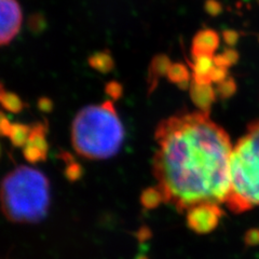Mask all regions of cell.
<instances>
[{"instance_id":"obj_1","label":"cell","mask_w":259,"mask_h":259,"mask_svg":"<svg viewBox=\"0 0 259 259\" xmlns=\"http://www.w3.org/2000/svg\"><path fill=\"white\" fill-rule=\"evenodd\" d=\"M155 139L153 175L165 203L178 212L202 203H226L233 146L208 112L168 117L158 124Z\"/></svg>"},{"instance_id":"obj_2","label":"cell","mask_w":259,"mask_h":259,"mask_svg":"<svg viewBox=\"0 0 259 259\" xmlns=\"http://www.w3.org/2000/svg\"><path fill=\"white\" fill-rule=\"evenodd\" d=\"M71 144L78 155L90 160L108 159L120 150L123 125L111 101L81 109L71 124Z\"/></svg>"},{"instance_id":"obj_3","label":"cell","mask_w":259,"mask_h":259,"mask_svg":"<svg viewBox=\"0 0 259 259\" xmlns=\"http://www.w3.org/2000/svg\"><path fill=\"white\" fill-rule=\"evenodd\" d=\"M50 185L39 169L21 165L8 173L2 185V207L8 220L19 224L42 221L50 207Z\"/></svg>"},{"instance_id":"obj_4","label":"cell","mask_w":259,"mask_h":259,"mask_svg":"<svg viewBox=\"0 0 259 259\" xmlns=\"http://www.w3.org/2000/svg\"><path fill=\"white\" fill-rule=\"evenodd\" d=\"M225 204L233 213L259 206V121L249 124L233 146L230 188Z\"/></svg>"},{"instance_id":"obj_5","label":"cell","mask_w":259,"mask_h":259,"mask_svg":"<svg viewBox=\"0 0 259 259\" xmlns=\"http://www.w3.org/2000/svg\"><path fill=\"white\" fill-rule=\"evenodd\" d=\"M186 223L189 228L198 234L212 232L220 223L223 210L220 204L202 203L190 207L186 212Z\"/></svg>"},{"instance_id":"obj_6","label":"cell","mask_w":259,"mask_h":259,"mask_svg":"<svg viewBox=\"0 0 259 259\" xmlns=\"http://www.w3.org/2000/svg\"><path fill=\"white\" fill-rule=\"evenodd\" d=\"M0 42L9 45L19 34L22 25V10L16 0H0Z\"/></svg>"},{"instance_id":"obj_7","label":"cell","mask_w":259,"mask_h":259,"mask_svg":"<svg viewBox=\"0 0 259 259\" xmlns=\"http://www.w3.org/2000/svg\"><path fill=\"white\" fill-rule=\"evenodd\" d=\"M220 38L212 29H203L199 31L193 38L191 52L193 58L200 55H213L218 48Z\"/></svg>"},{"instance_id":"obj_8","label":"cell","mask_w":259,"mask_h":259,"mask_svg":"<svg viewBox=\"0 0 259 259\" xmlns=\"http://www.w3.org/2000/svg\"><path fill=\"white\" fill-rule=\"evenodd\" d=\"M190 97L198 110L208 112L216 99V92L210 84L192 82L190 84Z\"/></svg>"},{"instance_id":"obj_9","label":"cell","mask_w":259,"mask_h":259,"mask_svg":"<svg viewBox=\"0 0 259 259\" xmlns=\"http://www.w3.org/2000/svg\"><path fill=\"white\" fill-rule=\"evenodd\" d=\"M216 67L213 55H200L194 58L193 64V82L201 84H210V74Z\"/></svg>"},{"instance_id":"obj_10","label":"cell","mask_w":259,"mask_h":259,"mask_svg":"<svg viewBox=\"0 0 259 259\" xmlns=\"http://www.w3.org/2000/svg\"><path fill=\"white\" fill-rule=\"evenodd\" d=\"M171 61H169L165 55H158L157 58L152 61L149 69L150 88H155V85H157L160 77L167 75V71L169 67H171Z\"/></svg>"},{"instance_id":"obj_11","label":"cell","mask_w":259,"mask_h":259,"mask_svg":"<svg viewBox=\"0 0 259 259\" xmlns=\"http://www.w3.org/2000/svg\"><path fill=\"white\" fill-rule=\"evenodd\" d=\"M166 76L171 82L176 83L180 87H190V74L187 67L184 66L183 64L172 63Z\"/></svg>"},{"instance_id":"obj_12","label":"cell","mask_w":259,"mask_h":259,"mask_svg":"<svg viewBox=\"0 0 259 259\" xmlns=\"http://www.w3.org/2000/svg\"><path fill=\"white\" fill-rule=\"evenodd\" d=\"M31 127L23 123H13L9 134V139L15 147L24 148L28 143Z\"/></svg>"},{"instance_id":"obj_13","label":"cell","mask_w":259,"mask_h":259,"mask_svg":"<svg viewBox=\"0 0 259 259\" xmlns=\"http://www.w3.org/2000/svg\"><path fill=\"white\" fill-rule=\"evenodd\" d=\"M164 202L163 193L158 187H149L141 194V203L146 209H153Z\"/></svg>"},{"instance_id":"obj_14","label":"cell","mask_w":259,"mask_h":259,"mask_svg":"<svg viewBox=\"0 0 259 259\" xmlns=\"http://www.w3.org/2000/svg\"><path fill=\"white\" fill-rule=\"evenodd\" d=\"M27 144L34 146V147L41 151L45 156H47L49 147L46 139V128L41 123H37L31 127Z\"/></svg>"},{"instance_id":"obj_15","label":"cell","mask_w":259,"mask_h":259,"mask_svg":"<svg viewBox=\"0 0 259 259\" xmlns=\"http://www.w3.org/2000/svg\"><path fill=\"white\" fill-rule=\"evenodd\" d=\"M89 64L92 68L101 72H108L113 68L111 55L107 52H97L90 56Z\"/></svg>"},{"instance_id":"obj_16","label":"cell","mask_w":259,"mask_h":259,"mask_svg":"<svg viewBox=\"0 0 259 259\" xmlns=\"http://www.w3.org/2000/svg\"><path fill=\"white\" fill-rule=\"evenodd\" d=\"M0 100H2L3 107L9 112L19 113L24 108V103L20 99V96L12 93V92L6 91L4 87H2V94H0Z\"/></svg>"},{"instance_id":"obj_17","label":"cell","mask_w":259,"mask_h":259,"mask_svg":"<svg viewBox=\"0 0 259 259\" xmlns=\"http://www.w3.org/2000/svg\"><path fill=\"white\" fill-rule=\"evenodd\" d=\"M65 175L70 182H76L82 176V168L77 163H69L65 169Z\"/></svg>"},{"instance_id":"obj_18","label":"cell","mask_w":259,"mask_h":259,"mask_svg":"<svg viewBox=\"0 0 259 259\" xmlns=\"http://www.w3.org/2000/svg\"><path fill=\"white\" fill-rule=\"evenodd\" d=\"M218 84H220V87H218V94L222 96H229L233 94L234 89H236V85H234V82L231 79H226Z\"/></svg>"},{"instance_id":"obj_19","label":"cell","mask_w":259,"mask_h":259,"mask_svg":"<svg viewBox=\"0 0 259 259\" xmlns=\"http://www.w3.org/2000/svg\"><path fill=\"white\" fill-rule=\"evenodd\" d=\"M106 93L112 100H118L122 95V87L116 81H111V82L106 84Z\"/></svg>"},{"instance_id":"obj_20","label":"cell","mask_w":259,"mask_h":259,"mask_svg":"<svg viewBox=\"0 0 259 259\" xmlns=\"http://www.w3.org/2000/svg\"><path fill=\"white\" fill-rule=\"evenodd\" d=\"M12 124L13 123L10 122V120L6 117L5 112H3L2 113V121H0V130H2V133L4 136H7V137L9 136Z\"/></svg>"},{"instance_id":"obj_21","label":"cell","mask_w":259,"mask_h":259,"mask_svg":"<svg viewBox=\"0 0 259 259\" xmlns=\"http://www.w3.org/2000/svg\"><path fill=\"white\" fill-rule=\"evenodd\" d=\"M38 106H39V108L41 111L49 112V111H51L53 105H52V102L50 100L47 99V97H42V99L39 100Z\"/></svg>"},{"instance_id":"obj_22","label":"cell","mask_w":259,"mask_h":259,"mask_svg":"<svg viewBox=\"0 0 259 259\" xmlns=\"http://www.w3.org/2000/svg\"><path fill=\"white\" fill-rule=\"evenodd\" d=\"M258 2H259V0H258Z\"/></svg>"}]
</instances>
